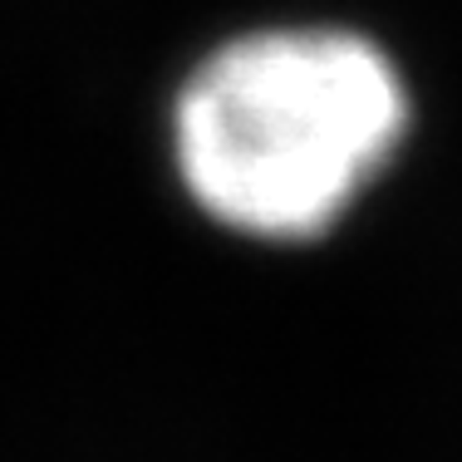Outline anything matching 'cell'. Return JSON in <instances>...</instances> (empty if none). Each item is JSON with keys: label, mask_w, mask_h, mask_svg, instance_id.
Wrapping results in <instances>:
<instances>
[{"label": "cell", "mask_w": 462, "mask_h": 462, "mask_svg": "<svg viewBox=\"0 0 462 462\" xmlns=\"http://www.w3.org/2000/svg\"><path fill=\"white\" fill-rule=\"evenodd\" d=\"M403 84L345 30H261L197 64L172 114L182 187L212 222L305 241L365 192L403 134Z\"/></svg>", "instance_id": "cell-1"}]
</instances>
